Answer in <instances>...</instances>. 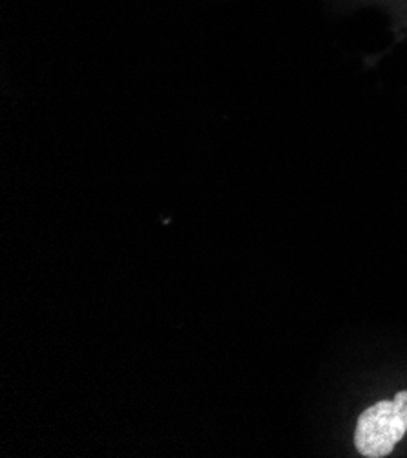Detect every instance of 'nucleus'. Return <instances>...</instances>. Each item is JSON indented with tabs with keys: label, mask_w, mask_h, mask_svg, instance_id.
Here are the masks:
<instances>
[{
	"label": "nucleus",
	"mask_w": 407,
	"mask_h": 458,
	"mask_svg": "<svg viewBox=\"0 0 407 458\" xmlns=\"http://www.w3.org/2000/svg\"><path fill=\"white\" fill-rule=\"evenodd\" d=\"M407 431V391L394 400H382L358 417L354 444L361 456L380 458L389 454Z\"/></svg>",
	"instance_id": "f257e3e1"
}]
</instances>
